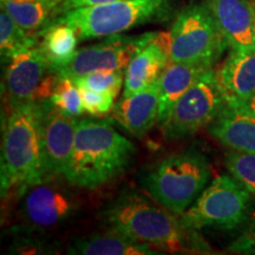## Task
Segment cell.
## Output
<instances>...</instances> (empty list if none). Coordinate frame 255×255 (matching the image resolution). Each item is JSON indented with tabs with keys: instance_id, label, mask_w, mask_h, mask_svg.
Masks as SVG:
<instances>
[{
	"instance_id": "21",
	"label": "cell",
	"mask_w": 255,
	"mask_h": 255,
	"mask_svg": "<svg viewBox=\"0 0 255 255\" xmlns=\"http://www.w3.org/2000/svg\"><path fill=\"white\" fill-rule=\"evenodd\" d=\"M57 0H40L34 2H15L12 0L1 1V9L7 12L21 27L28 32L39 31L51 17Z\"/></svg>"
},
{
	"instance_id": "5",
	"label": "cell",
	"mask_w": 255,
	"mask_h": 255,
	"mask_svg": "<svg viewBox=\"0 0 255 255\" xmlns=\"http://www.w3.org/2000/svg\"><path fill=\"white\" fill-rule=\"evenodd\" d=\"M210 177L208 159L196 149L169 156L143 175L141 182L151 199L182 215L206 189Z\"/></svg>"
},
{
	"instance_id": "16",
	"label": "cell",
	"mask_w": 255,
	"mask_h": 255,
	"mask_svg": "<svg viewBox=\"0 0 255 255\" xmlns=\"http://www.w3.org/2000/svg\"><path fill=\"white\" fill-rule=\"evenodd\" d=\"M215 71L227 104L240 103L255 96V52L231 50Z\"/></svg>"
},
{
	"instance_id": "4",
	"label": "cell",
	"mask_w": 255,
	"mask_h": 255,
	"mask_svg": "<svg viewBox=\"0 0 255 255\" xmlns=\"http://www.w3.org/2000/svg\"><path fill=\"white\" fill-rule=\"evenodd\" d=\"M173 13L174 0H119L64 12L41 28L68 25L75 30L78 40L84 41L123 33L152 21L168 20Z\"/></svg>"
},
{
	"instance_id": "20",
	"label": "cell",
	"mask_w": 255,
	"mask_h": 255,
	"mask_svg": "<svg viewBox=\"0 0 255 255\" xmlns=\"http://www.w3.org/2000/svg\"><path fill=\"white\" fill-rule=\"evenodd\" d=\"M43 38L39 47L50 65V72L56 73L71 62L77 52L78 37L75 30L68 25H51L38 31Z\"/></svg>"
},
{
	"instance_id": "7",
	"label": "cell",
	"mask_w": 255,
	"mask_h": 255,
	"mask_svg": "<svg viewBox=\"0 0 255 255\" xmlns=\"http://www.w3.org/2000/svg\"><path fill=\"white\" fill-rule=\"evenodd\" d=\"M250 191L235 177L220 175L181 215V223L190 232L202 228L234 229L246 221Z\"/></svg>"
},
{
	"instance_id": "2",
	"label": "cell",
	"mask_w": 255,
	"mask_h": 255,
	"mask_svg": "<svg viewBox=\"0 0 255 255\" xmlns=\"http://www.w3.org/2000/svg\"><path fill=\"white\" fill-rule=\"evenodd\" d=\"M155 202L138 191L126 190L111 201L101 218L109 229L158 250L171 253L195 250L190 235L194 232L184 228L173 212Z\"/></svg>"
},
{
	"instance_id": "29",
	"label": "cell",
	"mask_w": 255,
	"mask_h": 255,
	"mask_svg": "<svg viewBox=\"0 0 255 255\" xmlns=\"http://www.w3.org/2000/svg\"><path fill=\"white\" fill-rule=\"evenodd\" d=\"M233 108H237V109L245 111V113L251 114L255 116V96L251 100L245 101V102H240V103H235V104H228Z\"/></svg>"
},
{
	"instance_id": "23",
	"label": "cell",
	"mask_w": 255,
	"mask_h": 255,
	"mask_svg": "<svg viewBox=\"0 0 255 255\" xmlns=\"http://www.w3.org/2000/svg\"><path fill=\"white\" fill-rule=\"evenodd\" d=\"M124 70H102L71 78L78 89L104 92L117 97L124 84Z\"/></svg>"
},
{
	"instance_id": "3",
	"label": "cell",
	"mask_w": 255,
	"mask_h": 255,
	"mask_svg": "<svg viewBox=\"0 0 255 255\" xmlns=\"http://www.w3.org/2000/svg\"><path fill=\"white\" fill-rule=\"evenodd\" d=\"M38 102L11 108L1 148V194L20 195L27 187L47 180L40 143Z\"/></svg>"
},
{
	"instance_id": "17",
	"label": "cell",
	"mask_w": 255,
	"mask_h": 255,
	"mask_svg": "<svg viewBox=\"0 0 255 255\" xmlns=\"http://www.w3.org/2000/svg\"><path fill=\"white\" fill-rule=\"evenodd\" d=\"M208 131L216 141L227 148L255 154V116L226 105L208 126Z\"/></svg>"
},
{
	"instance_id": "25",
	"label": "cell",
	"mask_w": 255,
	"mask_h": 255,
	"mask_svg": "<svg viewBox=\"0 0 255 255\" xmlns=\"http://www.w3.org/2000/svg\"><path fill=\"white\" fill-rule=\"evenodd\" d=\"M50 101L70 116L78 117L85 111L81 91L70 78L59 77Z\"/></svg>"
},
{
	"instance_id": "10",
	"label": "cell",
	"mask_w": 255,
	"mask_h": 255,
	"mask_svg": "<svg viewBox=\"0 0 255 255\" xmlns=\"http://www.w3.org/2000/svg\"><path fill=\"white\" fill-rule=\"evenodd\" d=\"M20 215L28 227L53 229L68 222L76 214L78 203L68 188L47 178L32 184L20 194Z\"/></svg>"
},
{
	"instance_id": "9",
	"label": "cell",
	"mask_w": 255,
	"mask_h": 255,
	"mask_svg": "<svg viewBox=\"0 0 255 255\" xmlns=\"http://www.w3.org/2000/svg\"><path fill=\"white\" fill-rule=\"evenodd\" d=\"M157 32L137 36L113 34L100 43L77 50L71 62L56 72L59 77L75 78L102 70H126L139 51L155 39Z\"/></svg>"
},
{
	"instance_id": "27",
	"label": "cell",
	"mask_w": 255,
	"mask_h": 255,
	"mask_svg": "<svg viewBox=\"0 0 255 255\" xmlns=\"http://www.w3.org/2000/svg\"><path fill=\"white\" fill-rule=\"evenodd\" d=\"M119 1V0H62L58 5L53 8L52 13H51V19H53L57 15L64 13V12L71 11V9L81 8V7H88V6H95V5H102L108 4V2Z\"/></svg>"
},
{
	"instance_id": "19",
	"label": "cell",
	"mask_w": 255,
	"mask_h": 255,
	"mask_svg": "<svg viewBox=\"0 0 255 255\" xmlns=\"http://www.w3.org/2000/svg\"><path fill=\"white\" fill-rule=\"evenodd\" d=\"M209 69L213 68H206L195 64L169 62L158 81V123L162 124L164 122L175 103Z\"/></svg>"
},
{
	"instance_id": "6",
	"label": "cell",
	"mask_w": 255,
	"mask_h": 255,
	"mask_svg": "<svg viewBox=\"0 0 255 255\" xmlns=\"http://www.w3.org/2000/svg\"><path fill=\"white\" fill-rule=\"evenodd\" d=\"M171 63L214 68L229 46L203 2L191 1L175 18L170 30Z\"/></svg>"
},
{
	"instance_id": "1",
	"label": "cell",
	"mask_w": 255,
	"mask_h": 255,
	"mask_svg": "<svg viewBox=\"0 0 255 255\" xmlns=\"http://www.w3.org/2000/svg\"><path fill=\"white\" fill-rule=\"evenodd\" d=\"M135 146L107 120H78L75 145L63 178L73 187L96 189L129 168Z\"/></svg>"
},
{
	"instance_id": "26",
	"label": "cell",
	"mask_w": 255,
	"mask_h": 255,
	"mask_svg": "<svg viewBox=\"0 0 255 255\" xmlns=\"http://www.w3.org/2000/svg\"><path fill=\"white\" fill-rule=\"evenodd\" d=\"M85 111L92 116H101L114 109L115 98L113 95L104 92H96L85 89H79Z\"/></svg>"
},
{
	"instance_id": "32",
	"label": "cell",
	"mask_w": 255,
	"mask_h": 255,
	"mask_svg": "<svg viewBox=\"0 0 255 255\" xmlns=\"http://www.w3.org/2000/svg\"><path fill=\"white\" fill-rule=\"evenodd\" d=\"M1 1H4V0H1Z\"/></svg>"
},
{
	"instance_id": "24",
	"label": "cell",
	"mask_w": 255,
	"mask_h": 255,
	"mask_svg": "<svg viewBox=\"0 0 255 255\" xmlns=\"http://www.w3.org/2000/svg\"><path fill=\"white\" fill-rule=\"evenodd\" d=\"M226 168L252 194H255V154L232 150L226 154Z\"/></svg>"
},
{
	"instance_id": "11",
	"label": "cell",
	"mask_w": 255,
	"mask_h": 255,
	"mask_svg": "<svg viewBox=\"0 0 255 255\" xmlns=\"http://www.w3.org/2000/svg\"><path fill=\"white\" fill-rule=\"evenodd\" d=\"M38 103L41 152L46 177H63L73 151L78 120L60 110L50 98Z\"/></svg>"
},
{
	"instance_id": "15",
	"label": "cell",
	"mask_w": 255,
	"mask_h": 255,
	"mask_svg": "<svg viewBox=\"0 0 255 255\" xmlns=\"http://www.w3.org/2000/svg\"><path fill=\"white\" fill-rule=\"evenodd\" d=\"M158 81L136 94L122 97L114 107V119L133 136H145L158 122Z\"/></svg>"
},
{
	"instance_id": "31",
	"label": "cell",
	"mask_w": 255,
	"mask_h": 255,
	"mask_svg": "<svg viewBox=\"0 0 255 255\" xmlns=\"http://www.w3.org/2000/svg\"><path fill=\"white\" fill-rule=\"evenodd\" d=\"M60 1H62V0H58V4H59V2H60Z\"/></svg>"
},
{
	"instance_id": "14",
	"label": "cell",
	"mask_w": 255,
	"mask_h": 255,
	"mask_svg": "<svg viewBox=\"0 0 255 255\" xmlns=\"http://www.w3.org/2000/svg\"><path fill=\"white\" fill-rule=\"evenodd\" d=\"M170 34L157 32L155 39L131 59L126 69L123 97L150 87L161 77L170 62Z\"/></svg>"
},
{
	"instance_id": "8",
	"label": "cell",
	"mask_w": 255,
	"mask_h": 255,
	"mask_svg": "<svg viewBox=\"0 0 255 255\" xmlns=\"http://www.w3.org/2000/svg\"><path fill=\"white\" fill-rule=\"evenodd\" d=\"M227 105L215 69H209L178 100L161 124L168 139H183L209 126Z\"/></svg>"
},
{
	"instance_id": "12",
	"label": "cell",
	"mask_w": 255,
	"mask_h": 255,
	"mask_svg": "<svg viewBox=\"0 0 255 255\" xmlns=\"http://www.w3.org/2000/svg\"><path fill=\"white\" fill-rule=\"evenodd\" d=\"M50 72V65L39 45L9 59L5 71V88L11 108L37 102V92Z\"/></svg>"
},
{
	"instance_id": "22",
	"label": "cell",
	"mask_w": 255,
	"mask_h": 255,
	"mask_svg": "<svg viewBox=\"0 0 255 255\" xmlns=\"http://www.w3.org/2000/svg\"><path fill=\"white\" fill-rule=\"evenodd\" d=\"M38 34H30L19 25L7 12L0 13V50L2 60H9L18 53L24 52L38 44Z\"/></svg>"
},
{
	"instance_id": "13",
	"label": "cell",
	"mask_w": 255,
	"mask_h": 255,
	"mask_svg": "<svg viewBox=\"0 0 255 255\" xmlns=\"http://www.w3.org/2000/svg\"><path fill=\"white\" fill-rule=\"evenodd\" d=\"M213 14L231 50L255 52L253 5L247 0H202Z\"/></svg>"
},
{
	"instance_id": "30",
	"label": "cell",
	"mask_w": 255,
	"mask_h": 255,
	"mask_svg": "<svg viewBox=\"0 0 255 255\" xmlns=\"http://www.w3.org/2000/svg\"><path fill=\"white\" fill-rule=\"evenodd\" d=\"M253 13H254V33H255V5H253Z\"/></svg>"
},
{
	"instance_id": "18",
	"label": "cell",
	"mask_w": 255,
	"mask_h": 255,
	"mask_svg": "<svg viewBox=\"0 0 255 255\" xmlns=\"http://www.w3.org/2000/svg\"><path fill=\"white\" fill-rule=\"evenodd\" d=\"M68 254L76 255H154L162 254L152 251L145 242L110 229L104 234L73 239L68 246Z\"/></svg>"
},
{
	"instance_id": "28",
	"label": "cell",
	"mask_w": 255,
	"mask_h": 255,
	"mask_svg": "<svg viewBox=\"0 0 255 255\" xmlns=\"http://www.w3.org/2000/svg\"><path fill=\"white\" fill-rule=\"evenodd\" d=\"M235 252H245V253H254L255 254V233L248 234L246 237H242L238 240L232 247Z\"/></svg>"
}]
</instances>
